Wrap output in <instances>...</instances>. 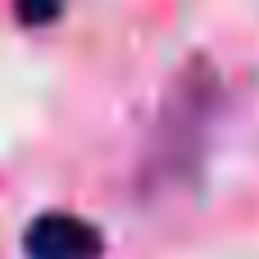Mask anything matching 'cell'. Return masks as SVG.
I'll return each mask as SVG.
<instances>
[{
	"label": "cell",
	"instance_id": "cell-1",
	"mask_svg": "<svg viewBox=\"0 0 259 259\" xmlns=\"http://www.w3.org/2000/svg\"><path fill=\"white\" fill-rule=\"evenodd\" d=\"M23 250L27 259H100L105 237L91 219L82 214H36L23 232Z\"/></svg>",
	"mask_w": 259,
	"mask_h": 259
},
{
	"label": "cell",
	"instance_id": "cell-2",
	"mask_svg": "<svg viewBox=\"0 0 259 259\" xmlns=\"http://www.w3.org/2000/svg\"><path fill=\"white\" fill-rule=\"evenodd\" d=\"M59 9H64V0H14V14H18V23H27V27L55 23V18H59Z\"/></svg>",
	"mask_w": 259,
	"mask_h": 259
}]
</instances>
